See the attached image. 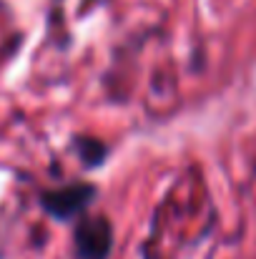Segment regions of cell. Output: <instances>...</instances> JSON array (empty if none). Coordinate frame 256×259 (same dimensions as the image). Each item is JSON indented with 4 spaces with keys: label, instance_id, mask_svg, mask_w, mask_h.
<instances>
[{
    "label": "cell",
    "instance_id": "cell-1",
    "mask_svg": "<svg viewBox=\"0 0 256 259\" xmlns=\"http://www.w3.org/2000/svg\"><path fill=\"white\" fill-rule=\"evenodd\" d=\"M111 227L106 219H83L76 232V247L81 259H106L111 249Z\"/></svg>",
    "mask_w": 256,
    "mask_h": 259
},
{
    "label": "cell",
    "instance_id": "cell-2",
    "mask_svg": "<svg viewBox=\"0 0 256 259\" xmlns=\"http://www.w3.org/2000/svg\"><path fill=\"white\" fill-rule=\"evenodd\" d=\"M93 189L90 186H71L63 191H53L45 196V206L56 214V217H73L83 209L85 204L90 201Z\"/></svg>",
    "mask_w": 256,
    "mask_h": 259
}]
</instances>
